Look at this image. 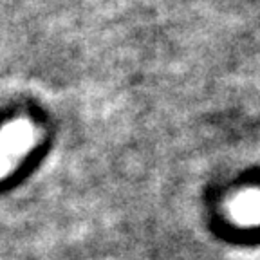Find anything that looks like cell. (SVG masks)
<instances>
[{"instance_id":"1","label":"cell","mask_w":260,"mask_h":260,"mask_svg":"<svg viewBox=\"0 0 260 260\" xmlns=\"http://www.w3.org/2000/svg\"><path fill=\"white\" fill-rule=\"evenodd\" d=\"M32 143V128L24 121L13 123L0 132V179L6 177L15 161Z\"/></svg>"},{"instance_id":"2","label":"cell","mask_w":260,"mask_h":260,"mask_svg":"<svg viewBox=\"0 0 260 260\" xmlns=\"http://www.w3.org/2000/svg\"><path fill=\"white\" fill-rule=\"evenodd\" d=\"M233 215L246 224L260 222V191H246L233 201Z\"/></svg>"}]
</instances>
